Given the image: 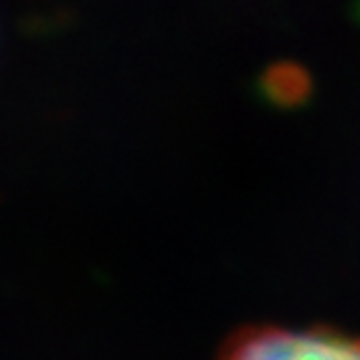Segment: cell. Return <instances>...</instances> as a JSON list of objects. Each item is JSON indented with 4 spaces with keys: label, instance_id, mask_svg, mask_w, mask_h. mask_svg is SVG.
Instances as JSON below:
<instances>
[{
    "label": "cell",
    "instance_id": "1",
    "mask_svg": "<svg viewBox=\"0 0 360 360\" xmlns=\"http://www.w3.org/2000/svg\"><path fill=\"white\" fill-rule=\"evenodd\" d=\"M217 360H360V334L331 326H245L221 345Z\"/></svg>",
    "mask_w": 360,
    "mask_h": 360
}]
</instances>
